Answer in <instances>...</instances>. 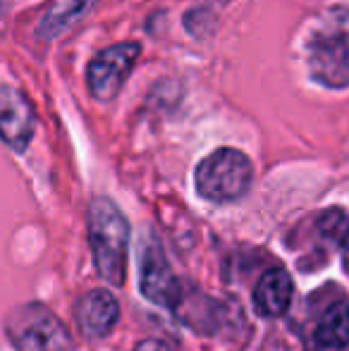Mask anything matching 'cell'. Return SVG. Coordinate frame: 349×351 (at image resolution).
Here are the masks:
<instances>
[{
  "label": "cell",
  "mask_w": 349,
  "mask_h": 351,
  "mask_svg": "<svg viewBox=\"0 0 349 351\" xmlns=\"http://www.w3.org/2000/svg\"><path fill=\"white\" fill-rule=\"evenodd\" d=\"M88 239H91L93 265H96L98 275L110 285H122L127 273L130 222L110 199L98 196L91 201Z\"/></svg>",
  "instance_id": "1"
},
{
  "label": "cell",
  "mask_w": 349,
  "mask_h": 351,
  "mask_svg": "<svg viewBox=\"0 0 349 351\" xmlns=\"http://www.w3.org/2000/svg\"><path fill=\"white\" fill-rule=\"evenodd\" d=\"M252 160L237 148H218L196 167V191L206 201L230 204L242 199L252 186Z\"/></svg>",
  "instance_id": "2"
},
{
  "label": "cell",
  "mask_w": 349,
  "mask_h": 351,
  "mask_svg": "<svg viewBox=\"0 0 349 351\" xmlns=\"http://www.w3.org/2000/svg\"><path fill=\"white\" fill-rule=\"evenodd\" d=\"M5 332L17 351H72V335L41 304H24L5 320Z\"/></svg>",
  "instance_id": "3"
},
{
  "label": "cell",
  "mask_w": 349,
  "mask_h": 351,
  "mask_svg": "<svg viewBox=\"0 0 349 351\" xmlns=\"http://www.w3.org/2000/svg\"><path fill=\"white\" fill-rule=\"evenodd\" d=\"M139 289L151 304L160 308H175L182 301V287L165 254L154 237H146L139 254Z\"/></svg>",
  "instance_id": "4"
},
{
  "label": "cell",
  "mask_w": 349,
  "mask_h": 351,
  "mask_svg": "<svg viewBox=\"0 0 349 351\" xmlns=\"http://www.w3.org/2000/svg\"><path fill=\"white\" fill-rule=\"evenodd\" d=\"M139 43H117L93 58L88 65L86 82L98 101H110L120 93L122 84L127 82L136 58H139Z\"/></svg>",
  "instance_id": "5"
},
{
  "label": "cell",
  "mask_w": 349,
  "mask_h": 351,
  "mask_svg": "<svg viewBox=\"0 0 349 351\" xmlns=\"http://www.w3.org/2000/svg\"><path fill=\"white\" fill-rule=\"evenodd\" d=\"M311 77L328 88L349 86V34H323L309 53Z\"/></svg>",
  "instance_id": "6"
},
{
  "label": "cell",
  "mask_w": 349,
  "mask_h": 351,
  "mask_svg": "<svg viewBox=\"0 0 349 351\" xmlns=\"http://www.w3.org/2000/svg\"><path fill=\"white\" fill-rule=\"evenodd\" d=\"M36 130L32 103L22 91L12 86H0V139L12 151H24Z\"/></svg>",
  "instance_id": "7"
},
{
  "label": "cell",
  "mask_w": 349,
  "mask_h": 351,
  "mask_svg": "<svg viewBox=\"0 0 349 351\" xmlns=\"http://www.w3.org/2000/svg\"><path fill=\"white\" fill-rule=\"evenodd\" d=\"M120 320V301L112 291L93 289L77 304V323L86 337H106Z\"/></svg>",
  "instance_id": "8"
},
{
  "label": "cell",
  "mask_w": 349,
  "mask_h": 351,
  "mask_svg": "<svg viewBox=\"0 0 349 351\" xmlns=\"http://www.w3.org/2000/svg\"><path fill=\"white\" fill-rule=\"evenodd\" d=\"M294 285L285 270H268L254 289V306L263 318H278L292 304Z\"/></svg>",
  "instance_id": "9"
},
{
  "label": "cell",
  "mask_w": 349,
  "mask_h": 351,
  "mask_svg": "<svg viewBox=\"0 0 349 351\" xmlns=\"http://www.w3.org/2000/svg\"><path fill=\"white\" fill-rule=\"evenodd\" d=\"M316 342L328 349H342L349 344V306L345 301L333 304L316 325Z\"/></svg>",
  "instance_id": "10"
},
{
  "label": "cell",
  "mask_w": 349,
  "mask_h": 351,
  "mask_svg": "<svg viewBox=\"0 0 349 351\" xmlns=\"http://www.w3.org/2000/svg\"><path fill=\"white\" fill-rule=\"evenodd\" d=\"M318 230L333 244H340L347 249L349 244V215L342 208H328L318 217Z\"/></svg>",
  "instance_id": "11"
},
{
  "label": "cell",
  "mask_w": 349,
  "mask_h": 351,
  "mask_svg": "<svg viewBox=\"0 0 349 351\" xmlns=\"http://www.w3.org/2000/svg\"><path fill=\"white\" fill-rule=\"evenodd\" d=\"M91 5H93V0H75V3H72V8H67L65 12L51 14V17L43 22L41 34L46 38L62 36V32H65V29H70L72 22H77V19H80L88 8H91Z\"/></svg>",
  "instance_id": "12"
},
{
  "label": "cell",
  "mask_w": 349,
  "mask_h": 351,
  "mask_svg": "<svg viewBox=\"0 0 349 351\" xmlns=\"http://www.w3.org/2000/svg\"><path fill=\"white\" fill-rule=\"evenodd\" d=\"M134 351H170V349L163 342H158V339H144V342L136 344Z\"/></svg>",
  "instance_id": "13"
},
{
  "label": "cell",
  "mask_w": 349,
  "mask_h": 351,
  "mask_svg": "<svg viewBox=\"0 0 349 351\" xmlns=\"http://www.w3.org/2000/svg\"><path fill=\"white\" fill-rule=\"evenodd\" d=\"M3 8H5V0H0V12H3Z\"/></svg>",
  "instance_id": "14"
}]
</instances>
